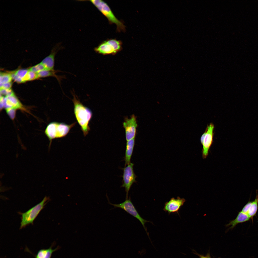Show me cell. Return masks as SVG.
I'll list each match as a JSON object with an SVG mask.
<instances>
[{
  "instance_id": "1",
  "label": "cell",
  "mask_w": 258,
  "mask_h": 258,
  "mask_svg": "<svg viewBox=\"0 0 258 258\" xmlns=\"http://www.w3.org/2000/svg\"><path fill=\"white\" fill-rule=\"evenodd\" d=\"M72 101L74 105V112L76 120L80 126L85 136L88 134L90 129L89 125L92 113L91 110L81 102L75 94L72 92Z\"/></svg>"
},
{
  "instance_id": "2",
  "label": "cell",
  "mask_w": 258,
  "mask_h": 258,
  "mask_svg": "<svg viewBox=\"0 0 258 258\" xmlns=\"http://www.w3.org/2000/svg\"><path fill=\"white\" fill-rule=\"evenodd\" d=\"M76 123L67 124L63 123L51 122L47 127L45 133L51 142L54 139L66 136Z\"/></svg>"
},
{
  "instance_id": "3",
  "label": "cell",
  "mask_w": 258,
  "mask_h": 258,
  "mask_svg": "<svg viewBox=\"0 0 258 258\" xmlns=\"http://www.w3.org/2000/svg\"><path fill=\"white\" fill-rule=\"evenodd\" d=\"M91 3L108 19L110 24H114L117 26V30L120 32L125 31L126 26L122 21L115 16L108 4L101 0H88Z\"/></svg>"
},
{
  "instance_id": "4",
  "label": "cell",
  "mask_w": 258,
  "mask_h": 258,
  "mask_svg": "<svg viewBox=\"0 0 258 258\" xmlns=\"http://www.w3.org/2000/svg\"><path fill=\"white\" fill-rule=\"evenodd\" d=\"M49 199L48 197H45L40 202L26 212L20 213L22 216L20 229L24 228L31 224H33L34 220L44 208Z\"/></svg>"
},
{
  "instance_id": "5",
  "label": "cell",
  "mask_w": 258,
  "mask_h": 258,
  "mask_svg": "<svg viewBox=\"0 0 258 258\" xmlns=\"http://www.w3.org/2000/svg\"><path fill=\"white\" fill-rule=\"evenodd\" d=\"M122 44L120 40L108 39L101 43L94 50L97 53L103 55L115 54L122 49Z\"/></svg>"
},
{
  "instance_id": "6",
  "label": "cell",
  "mask_w": 258,
  "mask_h": 258,
  "mask_svg": "<svg viewBox=\"0 0 258 258\" xmlns=\"http://www.w3.org/2000/svg\"><path fill=\"white\" fill-rule=\"evenodd\" d=\"M107 197L108 203L113 206L114 208H118L122 209L136 218L140 222L146 233H147L145 224L146 222H151L144 219L141 217L132 202L130 196L128 199H126L124 202L118 204H114L111 203L107 196Z\"/></svg>"
},
{
  "instance_id": "7",
  "label": "cell",
  "mask_w": 258,
  "mask_h": 258,
  "mask_svg": "<svg viewBox=\"0 0 258 258\" xmlns=\"http://www.w3.org/2000/svg\"><path fill=\"white\" fill-rule=\"evenodd\" d=\"M134 164L130 163L123 169V184L121 187L125 188L126 193V199L128 198L129 192L133 184L136 182V176L133 168Z\"/></svg>"
},
{
  "instance_id": "8",
  "label": "cell",
  "mask_w": 258,
  "mask_h": 258,
  "mask_svg": "<svg viewBox=\"0 0 258 258\" xmlns=\"http://www.w3.org/2000/svg\"><path fill=\"white\" fill-rule=\"evenodd\" d=\"M0 109H20L27 111L15 94L5 97H0Z\"/></svg>"
},
{
  "instance_id": "9",
  "label": "cell",
  "mask_w": 258,
  "mask_h": 258,
  "mask_svg": "<svg viewBox=\"0 0 258 258\" xmlns=\"http://www.w3.org/2000/svg\"><path fill=\"white\" fill-rule=\"evenodd\" d=\"M127 141L135 138L136 129L137 127L136 117L132 115L130 118H126L123 123Z\"/></svg>"
},
{
  "instance_id": "10",
  "label": "cell",
  "mask_w": 258,
  "mask_h": 258,
  "mask_svg": "<svg viewBox=\"0 0 258 258\" xmlns=\"http://www.w3.org/2000/svg\"><path fill=\"white\" fill-rule=\"evenodd\" d=\"M214 126L212 123H210L206 128V132L204 137L202 145V156L203 159H205L209 154L210 148L213 142Z\"/></svg>"
},
{
  "instance_id": "11",
  "label": "cell",
  "mask_w": 258,
  "mask_h": 258,
  "mask_svg": "<svg viewBox=\"0 0 258 258\" xmlns=\"http://www.w3.org/2000/svg\"><path fill=\"white\" fill-rule=\"evenodd\" d=\"M186 201L183 198L177 197L176 199L173 197L164 204L163 210L167 212L169 215L172 213H177L179 215V211Z\"/></svg>"
},
{
  "instance_id": "12",
  "label": "cell",
  "mask_w": 258,
  "mask_h": 258,
  "mask_svg": "<svg viewBox=\"0 0 258 258\" xmlns=\"http://www.w3.org/2000/svg\"><path fill=\"white\" fill-rule=\"evenodd\" d=\"M63 48V47L61 46L60 43H57L52 48L50 54L41 62L47 70H54V66L55 56L59 51Z\"/></svg>"
},
{
  "instance_id": "13",
  "label": "cell",
  "mask_w": 258,
  "mask_h": 258,
  "mask_svg": "<svg viewBox=\"0 0 258 258\" xmlns=\"http://www.w3.org/2000/svg\"><path fill=\"white\" fill-rule=\"evenodd\" d=\"M55 243H53L51 246L48 248L42 249L39 250L36 255L33 254L30 251L28 248H25V250L31 253L35 258H51L53 253L59 249L60 247L58 246L55 249H53V247L55 245Z\"/></svg>"
},
{
  "instance_id": "14",
  "label": "cell",
  "mask_w": 258,
  "mask_h": 258,
  "mask_svg": "<svg viewBox=\"0 0 258 258\" xmlns=\"http://www.w3.org/2000/svg\"><path fill=\"white\" fill-rule=\"evenodd\" d=\"M250 218L245 213L241 211L238 212L237 216L234 220H230L229 223L225 225L226 227H229L231 226L227 229V231L230 229H232L238 224L242 223L249 221Z\"/></svg>"
},
{
  "instance_id": "15",
  "label": "cell",
  "mask_w": 258,
  "mask_h": 258,
  "mask_svg": "<svg viewBox=\"0 0 258 258\" xmlns=\"http://www.w3.org/2000/svg\"><path fill=\"white\" fill-rule=\"evenodd\" d=\"M135 138L127 141L124 158L125 167L129 164L135 144Z\"/></svg>"
},
{
  "instance_id": "16",
  "label": "cell",
  "mask_w": 258,
  "mask_h": 258,
  "mask_svg": "<svg viewBox=\"0 0 258 258\" xmlns=\"http://www.w3.org/2000/svg\"><path fill=\"white\" fill-rule=\"evenodd\" d=\"M257 189L256 190V194L254 200L252 201V204L247 214L253 221V217L256 215L258 209V194Z\"/></svg>"
},
{
  "instance_id": "17",
  "label": "cell",
  "mask_w": 258,
  "mask_h": 258,
  "mask_svg": "<svg viewBox=\"0 0 258 258\" xmlns=\"http://www.w3.org/2000/svg\"><path fill=\"white\" fill-rule=\"evenodd\" d=\"M58 71L55 70L50 71L44 70L40 71L37 73L38 78L40 77H45L48 76H53L55 77L58 81L60 82L61 79L64 78V76H58L55 73Z\"/></svg>"
},
{
  "instance_id": "18",
  "label": "cell",
  "mask_w": 258,
  "mask_h": 258,
  "mask_svg": "<svg viewBox=\"0 0 258 258\" xmlns=\"http://www.w3.org/2000/svg\"><path fill=\"white\" fill-rule=\"evenodd\" d=\"M12 79L10 73L0 72V85L11 82Z\"/></svg>"
},
{
  "instance_id": "19",
  "label": "cell",
  "mask_w": 258,
  "mask_h": 258,
  "mask_svg": "<svg viewBox=\"0 0 258 258\" xmlns=\"http://www.w3.org/2000/svg\"><path fill=\"white\" fill-rule=\"evenodd\" d=\"M38 78L37 74L29 70L24 78L23 79V82L26 81L34 80Z\"/></svg>"
},
{
  "instance_id": "20",
  "label": "cell",
  "mask_w": 258,
  "mask_h": 258,
  "mask_svg": "<svg viewBox=\"0 0 258 258\" xmlns=\"http://www.w3.org/2000/svg\"><path fill=\"white\" fill-rule=\"evenodd\" d=\"M29 70L35 73H37L41 71L46 70L44 66L40 63L31 67Z\"/></svg>"
},
{
  "instance_id": "21",
  "label": "cell",
  "mask_w": 258,
  "mask_h": 258,
  "mask_svg": "<svg viewBox=\"0 0 258 258\" xmlns=\"http://www.w3.org/2000/svg\"><path fill=\"white\" fill-rule=\"evenodd\" d=\"M29 70L21 69L14 71L15 73L18 76L22 79L24 78L28 72Z\"/></svg>"
},
{
  "instance_id": "22",
  "label": "cell",
  "mask_w": 258,
  "mask_h": 258,
  "mask_svg": "<svg viewBox=\"0 0 258 258\" xmlns=\"http://www.w3.org/2000/svg\"><path fill=\"white\" fill-rule=\"evenodd\" d=\"M14 94V92L11 89L10 90L0 89V97H5Z\"/></svg>"
},
{
  "instance_id": "23",
  "label": "cell",
  "mask_w": 258,
  "mask_h": 258,
  "mask_svg": "<svg viewBox=\"0 0 258 258\" xmlns=\"http://www.w3.org/2000/svg\"><path fill=\"white\" fill-rule=\"evenodd\" d=\"M5 110L10 118L13 119L15 117L16 110L12 109H8Z\"/></svg>"
},
{
  "instance_id": "24",
  "label": "cell",
  "mask_w": 258,
  "mask_h": 258,
  "mask_svg": "<svg viewBox=\"0 0 258 258\" xmlns=\"http://www.w3.org/2000/svg\"><path fill=\"white\" fill-rule=\"evenodd\" d=\"M252 202V201L249 200L248 202L242 208L241 211L242 212L247 214L249 209L250 207Z\"/></svg>"
},
{
  "instance_id": "25",
  "label": "cell",
  "mask_w": 258,
  "mask_h": 258,
  "mask_svg": "<svg viewBox=\"0 0 258 258\" xmlns=\"http://www.w3.org/2000/svg\"><path fill=\"white\" fill-rule=\"evenodd\" d=\"M12 78L16 82L18 83L23 82L22 79L17 76L14 73V71L10 72Z\"/></svg>"
},
{
  "instance_id": "26",
  "label": "cell",
  "mask_w": 258,
  "mask_h": 258,
  "mask_svg": "<svg viewBox=\"0 0 258 258\" xmlns=\"http://www.w3.org/2000/svg\"><path fill=\"white\" fill-rule=\"evenodd\" d=\"M12 85V83L11 82L0 85V89H11Z\"/></svg>"
},
{
  "instance_id": "27",
  "label": "cell",
  "mask_w": 258,
  "mask_h": 258,
  "mask_svg": "<svg viewBox=\"0 0 258 258\" xmlns=\"http://www.w3.org/2000/svg\"><path fill=\"white\" fill-rule=\"evenodd\" d=\"M207 131V130L206 129L204 132L202 134L201 137L200 139V141L202 145L203 144L205 136V134H206Z\"/></svg>"
},
{
  "instance_id": "28",
  "label": "cell",
  "mask_w": 258,
  "mask_h": 258,
  "mask_svg": "<svg viewBox=\"0 0 258 258\" xmlns=\"http://www.w3.org/2000/svg\"><path fill=\"white\" fill-rule=\"evenodd\" d=\"M200 258H210V257H206V256L205 257V256H201V257H200Z\"/></svg>"
}]
</instances>
